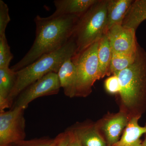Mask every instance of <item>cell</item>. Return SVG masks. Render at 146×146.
<instances>
[{
    "instance_id": "obj_15",
    "label": "cell",
    "mask_w": 146,
    "mask_h": 146,
    "mask_svg": "<svg viewBox=\"0 0 146 146\" xmlns=\"http://www.w3.org/2000/svg\"><path fill=\"white\" fill-rule=\"evenodd\" d=\"M133 1L107 0V31L116 25H122Z\"/></svg>"
},
{
    "instance_id": "obj_3",
    "label": "cell",
    "mask_w": 146,
    "mask_h": 146,
    "mask_svg": "<svg viewBox=\"0 0 146 146\" xmlns=\"http://www.w3.org/2000/svg\"><path fill=\"white\" fill-rule=\"evenodd\" d=\"M107 31V0L98 1L79 18L73 35L76 53L99 41Z\"/></svg>"
},
{
    "instance_id": "obj_5",
    "label": "cell",
    "mask_w": 146,
    "mask_h": 146,
    "mask_svg": "<svg viewBox=\"0 0 146 146\" xmlns=\"http://www.w3.org/2000/svg\"><path fill=\"white\" fill-rule=\"evenodd\" d=\"M99 41L76 53L72 58L76 69L75 96H88L95 82L100 79L98 56Z\"/></svg>"
},
{
    "instance_id": "obj_16",
    "label": "cell",
    "mask_w": 146,
    "mask_h": 146,
    "mask_svg": "<svg viewBox=\"0 0 146 146\" xmlns=\"http://www.w3.org/2000/svg\"><path fill=\"white\" fill-rule=\"evenodd\" d=\"M146 20V0L133 1L126 15L122 26L136 31L141 23Z\"/></svg>"
},
{
    "instance_id": "obj_22",
    "label": "cell",
    "mask_w": 146,
    "mask_h": 146,
    "mask_svg": "<svg viewBox=\"0 0 146 146\" xmlns=\"http://www.w3.org/2000/svg\"><path fill=\"white\" fill-rule=\"evenodd\" d=\"M105 87L110 94L120 93L121 90L120 81L117 76L113 75L106 79L105 81Z\"/></svg>"
},
{
    "instance_id": "obj_7",
    "label": "cell",
    "mask_w": 146,
    "mask_h": 146,
    "mask_svg": "<svg viewBox=\"0 0 146 146\" xmlns=\"http://www.w3.org/2000/svg\"><path fill=\"white\" fill-rule=\"evenodd\" d=\"M60 88L57 73H49L22 91L14 100L11 108L22 107L25 109L32 102L38 98L57 94Z\"/></svg>"
},
{
    "instance_id": "obj_1",
    "label": "cell",
    "mask_w": 146,
    "mask_h": 146,
    "mask_svg": "<svg viewBox=\"0 0 146 146\" xmlns=\"http://www.w3.org/2000/svg\"><path fill=\"white\" fill-rule=\"evenodd\" d=\"M80 16L63 15L34 18L36 36L34 43L25 55L11 68L16 72L43 56L60 49L73 37Z\"/></svg>"
},
{
    "instance_id": "obj_17",
    "label": "cell",
    "mask_w": 146,
    "mask_h": 146,
    "mask_svg": "<svg viewBox=\"0 0 146 146\" xmlns=\"http://www.w3.org/2000/svg\"><path fill=\"white\" fill-rule=\"evenodd\" d=\"M112 52L109 39L105 34L99 41L98 50L100 79L110 74Z\"/></svg>"
},
{
    "instance_id": "obj_23",
    "label": "cell",
    "mask_w": 146,
    "mask_h": 146,
    "mask_svg": "<svg viewBox=\"0 0 146 146\" xmlns=\"http://www.w3.org/2000/svg\"><path fill=\"white\" fill-rule=\"evenodd\" d=\"M69 134V138L66 146H82L77 138L70 131L66 129Z\"/></svg>"
},
{
    "instance_id": "obj_18",
    "label": "cell",
    "mask_w": 146,
    "mask_h": 146,
    "mask_svg": "<svg viewBox=\"0 0 146 146\" xmlns=\"http://www.w3.org/2000/svg\"><path fill=\"white\" fill-rule=\"evenodd\" d=\"M67 131L60 133L54 139L42 138L30 140H24L13 146H66L69 140Z\"/></svg>"
},
{
    "instance_id": "obj_6",
    "label": "cell",
    "mask_w": 146,
    "mask_h": 146,
    "mask_svg": "<svg viewBox=\"0 0 146 146\" xmlns=\"http://www.w3.org/2000/svg\"><path fill=\"white\" fill-rule=\"evenodd\" d=\"M25 108H12L0 112V146H13L26 137Z\"/></svg>"
},
{
    "instance_id": "obj_19",
    "label": "cell",
    "mask_w": 146,
    "mask_h": 146,
    "mask_svg": "<svg viewBox=\"0 0 146 146\" xmlns=\"http://www.w3.org/2000/svg\"><path fill=\"white\" fill-rule=\"evenodd\" d=\"M136 54L137 52L133 55L112 53L110 68V73L115 75L132 65L136 59Z\"/></svg>"
},
{
    "instance_id": "obj_14",
    "label": "cell",
    "mask_w": 146,
    "mask_h": 146,
    "mask_svg": "<svg viewBox=\"0 0 146 146\" xmlns=\"http://www.w3.org/2000/svg\"><path fill=\"white\" fill-rule=\"evenodd\" d=\"M16 80V72L9 67L0 68V112L11 107L8 99Z\"/></svg>"
},
{
    "instance_id": "obj_21",
    "label": "cell",
    "mask_w": 146,
    "mask_h": 146,
    "mask_svg": "<svg viewBox=\"0 0 146 146\" xmlns=\"http://www.w3.org/2000/svg\"><path fill=\"white\" fill-rule=\"evenodd\" d=\"M11 21L8 6L0 0V36L5 35V30Z\"/></svg>"
},
{
    "instance_id": "obj_9",
    "label": "cell",
    "mask_w": 146,
    "mask_h": 146,
    "mask_svg": "<svg viewBox=\"0 0 146 146\" xmlns=\"http://www.w3.org/2000/svg\"><path fill=\"white\" fill-rule=\"evenodd\" d=\"M67 129L74 133L82 146H108L96 125L78 124Z\"/></svg>"
},
{
    "instance_id": "obj_24",
    "label": "cell",
    "mask_w": 146,
    "mask_h": 146,
    "mask_svg": "<svg viewBox=\"0 0 146 146\" xmlns=\"http://www.w3.org/2000/svg\"><path fill=\"white\" fill-rule=\"evenodd\" d=\"M146 146V136L143 142L142 143V146Z\"/></svg>"
},
{
    "instance_id": "obj_8",
    "label": "cell",
    "mask_w": 146,
    "mask_h": 146,
    "mask_svg": "<svg viewBox=\"0 0 146 146\" xmlns=\"http://www.w3.org/2000/svg\"><path fill=\"white\" fill-rule=\"evenodd\" d=\"M106 34L112 53L133 55L137 52L138 44L133 29L116 25L108 30Z\"/></svg>"
},
{
    "instance_id": "obj_11",
    "label": "cell",
    "mask_w": 146,
    "mask_h": 146,
    "mask_svg": "<svg viewBox=\"0 0 146 146\" xmlns=\"http://www.w3.org/2000/svg\"><path fill=\"white\" fill-rule=\"evenodd\" d=\"M97 1V0H55L54 4L56 9L52 15L80 16Z\"/></svg>"
},
{
    "instance_id": "obj_12",
    "label": "cell",
    "mask_w": 146,
    "mask_h": 146,
    "mask_svg": "<svg viewBox=\"0 0 146 146\" xmlns=\"http://www.w3.org/2000/svg\"><path fill=\"white\" fill-rule=\"evenodd\" d=\"M72 58L65 60L57 73L60 87L65 96L70 98L75 96L77 78L76 69Z\"/></svg>"
},
{
    "instance_id": "obj_20",
    "label": "cell",
    "mask_w": 146,
    "mask_h": 146,
    "mask_svg": "<svg viewBox=\"0 0 146 146\" xmlns=\"http://www.w3.org/2000/svg\"><path fill=\"white\" fill-rule=\"evenodd\" d=\"M13 58L6 35L0 36V68L9 67Z\"/></svg>"
},
{
    "instance_id": "obj_10",
    "label": "cell",
    "mask_w": 146,
    "mask_h": 146,
    "mask_svg": "<svg viewBox=\"0 0 146 146\" xmlns=\"http://www.w3.org/2000/svg\"><path fill=\"white\" fill-rule=\"evenodd\" d=\"M129 122L127 115L120 112L106 120L102 129L108 146H113L119 140L120 136Z\"/></svg>"
},
{
    "instance_id": "obj_2",
    "label": "cell",
    "mask_w": 146,
    "mask_h": 146,
    "mask_svg": "<svg viewBox=\"0 0 146 146\" xmlns=\"http://www.w3.org/2000/svg\"><path fill=\"white\" fill-rule=\"evenodd\" d=\"M77 49L75 40L72 37L60 49L43 56L16 72V83L8 99L11 106L18 95L28 86L49 73H57L65 60L74 55Z\"/></svg>"
},
{
    "instance_id": "obj_13",
    "label": "cell",
    "mask_w": 146,
    "mask_h": 146,
    "mask_svg": "<svg viewBox=\"0 0 146 146\" xmlns=\"http://www.w3.org/2000/svg\"><path fill=\"white\" fill-rule=\"evenodd\" d=\"M140 115L133 117L128 123L122 136L113 146H141V137L146 133V125L141 126L138 124Z\"/></svg>"
},
{
    "instance_id": "obj_4",
    "label": "cell",
    "mask_w": 146,
    "mask_h": 146,
    "mask_svg": "<svg viewBox=\"0 0 146 146\" xmlns=\"http://www.w3.org/2000/svg\"><path fill=\"white\" fill-rule=\"evenodd\" d=\"M119 80L121 99L131 107L146 91V52L138 45L135 61L126 69L115 74Z\"/></svg>"
}]
</instances>
